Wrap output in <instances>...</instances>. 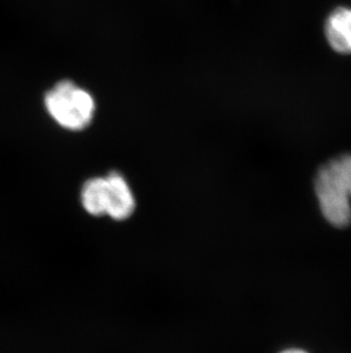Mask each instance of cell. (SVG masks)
Segmentation results:
<instances>
[{
    "instance_id": "obj_5",
    "label": "cell",
    "mask_w": 351,
    "mask_h": 353,
    "mask_svg": "<svg viewBox=\"0 0 351 353\" xmlns=\"http://www.w3.org/2000/svg\"><path fill=\"white\" fill-rule=\"evenodd\" d=\"M83 210L92 216H106L107 181L105 176L92 177L83 183L80 192Z\"/></svg>"
},
{
    "instance_id": "obj_7",
    "label": "cell",
    "mask_w": 351,
    "mask_h": 353,
    "mask_svg": "<svg viewBox=\"0 0 351 353\" xmlns=\"http://www.w3.org/2000/svg\"><path fill=\"white\" fill-rule=\"evenodd\" d=\"M281 353H307V352H305V351H302V350H288V351H284V352H281Z\"/></svg>"
},
{
    "instance_id": "obj_2",
    "label": "cell",
    "mask_w": 351,
    "mask_h": 353,
    "mask_svg": "<svg viewBox=\"0 0 351 353\" xmlns=\"http://www.w3.org/2000/svg\"><path fill=\"white\" fill-rule=\"evenodd\" d=\"M315 191L325 219L334 227H348L351 223L350 198L343 188L334 160H330L318 172Z\"/></svg>"
},
{
    "instance_id": "obj_1",
    "label": "cell",
    "mask_w": 351,
    "mask_h": 353,
    "mask_svg": "<svg viewBox=\"0 0 351 353\" xmlns=\"http://www.w3.org/2000/svg\"><path fill=\"white\" fill-rule=\"evenodd\" d=\"M43 103L50 117L70 132L86 130L96 112L93 95L71 80L55 83L45 95Z\"/></svg>"
},
{
    "instance_id": "obj_6",
    "label": "cell",
    "mask_w": 351,
    "mask_h": 353,
    "mask_svg": "<svg viewBox=\"0 0 351 353\" xmlns=\"http://www.w3.org/2000/svg\"><path fill=\"white\" fill-rule=\"evenodd\" d=\"M334 163L338 168L339 175L342 184L351 199V154H343L341 157L335 158Z\"/></svg>"
},
{
    "instance_id": "obj_4",
    "label": "cell",
    "mask_w": 351,
    "mask_h": 353,
    "mask_svg": "<svg viewBox=\"0 0 351 353\" xmlns=\"http://www.w3.org/2000/svg\"><path fill=\"white\" fill-rule=\"evenodd\" d=\"M325 36L330 46L341 54H351V8L340 7L328 17Z\"/></svg>"
},
{
    "instance_id": "obj_3",
    "label": "cell",
    "mask_w": 351,
    "mask_h": 353,
    "mask_svg": "<svg viewBox=\"0 0 351 353\" xmlns=\"http://www.w3.org/2000/svg\"><path fill=\"white\" fill-rule=\"evenodd\" d=\"M107 181L106 216L114 221L128 220L136 210V198L126 177L119 172H109Z\"/></svg>"
}]
</instances>
